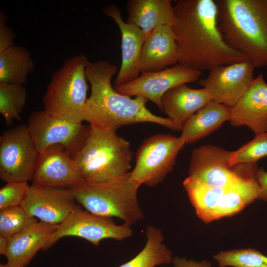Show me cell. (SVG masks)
I'll return each instance as SVG.
<instances>
[{
    "mask_svg": "<svg viewBox=\"0 0 267 267\" xmlns=\"http://www.w3.org/2000/svg\"><path fill=\"white\" fill-rule=\"evenodd\" d=\"M267 156V132L256 134L251 141L238 150L232 151L231 165L257 163L261 158Z\"/></svg>",
    "mask_w": 267,
    "mask_h": 267,
    "instance_id": "f1b7e54d",
    "label": "cell"
},
{
    "mask_svg": "<svg viewBox=\"0 0 267 267\" xmlns=\"http://www.w3.org/2000/svg\"><path fill=\"white\" fill-rule=\"evenodd\" d=\"M58 224L37 222L8 238L5 256L11 267H26L39 250H43Z\"/></svg>",
    "mask_w": 267,
    "mask_h": 267,
    "instance_id": "ffe728a7",
    "label": "cell"
},
{
    "mask_svg": "<svg viewBox=\"0 0 267 267\" xmlns=\"http://www.w3.org/2000/svg\"><path fill=\"white\" fill-rule=\"evenodd\" d=\"M8 243V238L0 235V254L4 255L6 254Z\"/></svg>",
    "mask_w": 267,
    "mask_h": 267,
    "instance_id": "836d02e7",
    "label": "cell"
},
{
    "mask_svg": "<svg viewBox=\"0 0 267 267\" xmlns=\"http://www.w3.org/2000/svg\"><path fill=\"white\" fill-rule=\"evenodd\" d=\"M173 7L178 64L209 71L247 60L225 42L218 26L216 0H178Z\"/></svg>",
    "mask_w": 267,
    "mask_h": 267,
    "instance_id": "6da1fadb",
    "label": "cell"
},
{
    "mask_svg": "<svg viewBox=\"0 0 267 267\" xmlns=\"http://www.w3.org/2000/svg\"><path fill=\"white\" fill-rule=\"evenodd\" d=\"M132 157L130 143L116 132L91 127L86 142L73 159L84 181L100 183L129 173Z\"/></svg>",
    "mask_w": 267,
    "mask_h": 267,
    "instance_id": "277c9868",
    "label": "cell"
},
{
    "mask_svg": "<svg viewBox=\"0 0 267 267\" xmlns=\"http://www.w3.org/2000/svg\"><path fill=\"white\" fill-rule=\"evenodd\" d=\"M39 155L27 125L7 130L0 137V178L6 182L32 179Z\"/></svg>",
    "mask_w": 267,
    "mask_h": 267,
    "instance_id": "30bf717a",
    "label": "cell"
},
{
    "mask_svg": "<svg viewBox=\"0 0 267 267\" xmlns=\"http://www.w3.org/2000/svg\"><path fill=\"white\" fill-rule=\"evenodd\" d=\"M232 151L214 145H203L192 152L189 176L213 186L229 187L256 177L257 163L231 165Z\"/></svg>",
    "mask_w": 267,
    "mask_h": 267,
    "instance_id": "ba28073f",
    "label": "cell"
},
{
    "mask_svg": "<svg viewBox=\"0 0 267 267\" xmlns=\"http://www.w3.org/2000/svg\"><path fill=\"white\" fill-rule=\"evenodd\" d=\"M226 44L255 68L267 67V0H216Z\"/></svg>",
    "mask_w": 267,
    "mask_h": 267,
    "instance_id": "3957f363",
    "label": "cell"
},
{
    "mask_svg": "<svg viewBox=\"0 0 267 267\" xmlns=\"http://www.w3.org/2000/svg\"><path fill=\"white\" fill-rule=\"evenodd\" d=\"M30 185L28 182H10L0 189V209L20 205Z\"/></svg>",
    "mask_w": 267,
    "mask_h": 267,
    "instance_id": "f546056e",
    "label": "cell"
},
{
    "mask_svg": "<svg viewBox=\"0 0 267 267\" xmlns=\"http://www.w3.org/2000/svg\"><path fill=\"white\" fill-rule=\"evenodd\" d=\"M132 234L130 225H117L112 218L92 213L76 204L66 219L58 224L43 250H47L60 239L67 236L82 238L98 246L104 239L122 241Z\"/></svg>",
    "mask_w": 267,
    "mask_h": 267,
    "instance_id": "8fae6325",
    "label": "cell"
},
{
    "mask_svg": "<svg viewBox=\"0 0 267 267\" xmlns=\"http://www.w3.org/2000/svg\"><path fill=\"white\" fill-rule=\"evenodd\" d=\"M146 243L133 259L119 267H155L169 264L173 260L170 249L163 243L161 230L152 225L146 228Z\"/></svg>",
    "mask_w": 267,
    "mask_h": 267,
    "instance_id": "d4e9b609",
    "label": "cell"
},
{
    "mask_svg": "<svg viewBox=\"0 0 267 267\" xmlns=\"http://www.w3.org/2000/svg\"><path fill=\"white\" fill-rule=\"evenodd\" d=\"M178 62V50L172 26L156 27L146 38L139 61L140 73L162 70Z\"/></svg>",
    "mask_w": 267,
    "mask_h": 267,
    "instance_id": "d6986e66",
    "label": "cell"
},
{
    "mask_svg": "<svg viewBox=\"0 0 267 267\" xmlns=\"http://www.w3.org/2000/svg\"><path fill=\"white\" fill-rule=\"evenodd\" d=\"M102 11L115 21L121 34L122 62L114 82V87H116L139 76L140 57L146 36L139 27L123 21L117 6L109 4Z\"/></svg>",
    "mask_w": 267,
    "mask_h": 267,
    "instance_id": "e0dca14e",
    "label": "cell"
},
{
    "mask_svg": "<svg viewBox=\"0 0 267 267\" xmlns=\"http://www.w3.org/2000/svg\"><path fill=\"white\" fill-rule=\"evenodd\" d=\"M229 121L233 126H247L255 134L267 132V84L262 74L231 108Z\"/></svg>",
    "mask_w": 267,
    "mask_h": 267,
    "instance_id": "ac0fdd59",
    "label": "cell"
},
{
    "mask_svg": "<svg viewBox=\"0 0 267 267\" xmlns=\"http://www.w3.org/2000/svg\"><path fill=\"white\" fill-rule=\"evenodd\" d=\"M126 22L140 28L146 38L157 26L174 25L176 21L170 0H130Z\"/></svg>",
    "mask_w": 267,
    "mask_h": 267,
    "instance_id": "7402d4cb",
    "label": "cell"
},
{
    "mask_svg": "<svg viewBox=\"0 0 267 267\" xmlns=\"http://www.w3.org/2000/svg\"><path fill=\"white\" fill-rule=\"evenodd\" d=\"M185 143L179 137L158 134L148 137L138 148L132 180L139 187L161 182L174 168L177 156Z\"/></svg>",
    "mask_w": 267,
    "mask_h": 267,
    "instance_id": "9c48e42d",
    "label": "cell"
},
{
    "mask_svg": "<svg viewBox=\"0 0 267 267\" xmlns=\"http://www.w3.org/2000/svg\"><path fill=\"white\" fill-rule=\"evenodd\" d=\"M256 178L261 189L258 199L267 202V172L263 168L258 169Z\"/></svg>",
    "mask_w": 267,
    "mask_h": 267,
    "instance_id": "d6a6232c",
    "label": "cell"
},
{
    "mask_svg": "<svg viewBox=\"0 0 267 267\" xmlns=\"http://www.w3.org/2000/svg\"><path fill=\"white\" fill-rule=\"evenodd\" d=\"M76 202L70 188L44 187L33 183L20 206L40 221L59 224L73 210Z\"/></svg>",
    "mask_w": 267,
    "mask_h": 267,
    "instance_id": "9a60e30c",
    "label": "cell"
},
{
    "mask_svg": "<svg viewBox=\"0 0 267 267\" xmlns=\"http://www.w3.org/2000/svg\"><path fill=\"white\" fill-rule=\"evenodd\" d=\"M38 221L20 206L0 209V235L9 238Z\"/></svg>",
    "mask_w": 267,
    "mask_h": 267,
    "instance_id": "4316f807",
    "label": "cell"
},
{
    "mask_svg": "<svg viewBox=\"0 0 267 267\" xmlns=\"http://www.w3.org/2000/svg\"><path fill=\"white\" fill-rule=\"evenodd\" d=\"M174 267H211V264L207 261L198 262L187 260L184 257H175L172 261Z\"/></svg>",
    "mask_w": 267,
    "mask_h": 267,
    "instance_id": "1f68e13d",
    "label": "cell"
},
{
    "mask_svg": "<svg viewBox=\"0 0 267 267\" xmlns=\"http://www.w3.org/2000/svg\"><path fill=\"white\" fill-rule=\"evenodd\" d=\"M89 60L83 54L72 56L53 74L43 99L44 112L72 122L84 121Z\"/></svg>",
    "mask_w": 267,
    "mask_h": 267,
    "instance_id": "8992f818",
    "label": "cell"
},
{
    "mask_svg": "<svg viewBox=\"0 0 267 267\" xmlns=\"http://www.w3.org/2000/svg\"><path fill=\"white\" fill-rule=\"evenodd\" d=\"M183 185L197 216L205 222L239 213L258 199L261 191L256 178L232 186L217 187L189 176Z\"/></svg>",
    "mask_w": 267,
    "mask_h": 267,
    "instance_id": "52a82bcc",
    "label": "cell"
},
{
    "mask_svg": "<svg viewBox=\"0 0 267 267\" xmlns=\"http://www.w3.org/2000/svg\"><path fill=\"white\" fill-rule=\"evenodd\" d=\"M27 126L39 153L51 145L60 144L72 158L83 147L91 131L89 125L60 119L44 110L32 112Z\"/></svg>",
    "mask_w": 267,
    "mask_h": 267,
    "instance_id": "7c38bea8",
    "label": "cell"
},
{
    "mask_svg": "<svg viewBox=\"0 0 267 267\" xmlns=\"http://www.w3.org/2000/svg\"><path fill=\"white\" fill-rule=\"evenodd\" d=\"M231 108L210 101L183 125L180 136L185 144H191L206 137L230 120Z\"/></svg>",
    "mask_w": 267,
    "mask_h": 267,
    "instance_id": "603a6c76",
    "label": "cell"
},
{
    "mask_svg": "<svg viewBox=\"0 0 267 267\" xmlns=\"http://www.w3.org/2000/svg\"><path fill=\"white\" fill-rule=\"evenodd\" d=\"M0 267H11L9 266V265L6 263L5 264H0Z\"/></svg>",
    "mask_w": 267,
    "mask_h": 267,
    "instance_id": "e575fe53",
    "label": "cell"
},
{
    "mask_svg": "<svg viewBox=\"0 0 267 267\" xmlns=\"http://www.w3.org/2000/svg\"><path fill=\"white\" fill-rule=\"evenodd\" d=\"M32 180L39 186L63 188L84 181L73 158L60 144L51 145L39 153Z\"/></svg>",
    "mask_w": 267,
    "mask_h": 267,
    "instance_id": "2e32d148",
    "label": "cell"
},
{
    "mask_svg": "<svg viewBox=\"0 0 267 267\" xmlns=\"http://www.w3.org/2000/svg\"><path fill=\"white\" fill-rule=\"evenodd\" d=\"M7 17L5 14L0 12V53L14 44V41L16 35L11 28L7 24Z\"/></svg>",
    "mask_w": 267,
    "mask_h": 267,
    "instance_id": "4dcf8cb0",
    "label": "cell"
},
{
    "mask_svg": "<svg viewBox=\"0 0 267 267\" xmlns=\"http://www.w3.org/2000/svg\"><path fill=\"white\" fill-rule=\"evenodd\" d=\"M138 188L129 172L104 182L84 181L70 189L76 202L85 210L102 216L118 218L131 226L144 218L138 203Z\"/></svg>",
    "mask_w": 267,
    "mask_h": 267,
    "instance_id": "5b68a950",
    "label": "cell"
},
{
    "mask_svg": "<svg viewBox=\"0 0 267 267\" xmlns=\"http://www.w3.org/2000/svg\"><path fill=\"white\" fill-rule=\"evenodd\" d=\"M117 71L116 66L107 61L87 62L86 76L91 93L86 102L84 121L90 127L116 132L123 126L148 122L181 131L182 126L173 120L150 112L146 106L147 99L138 96L133 99L117 91L111 85Z\"/></svg>",
    "mask_w": 267,
    "mask_h": 267,
    "instance_id": "7a4b0ae2",
    "label": "cell"
},
{
    "mask_svg": "<svg viewBox=\"0 0 267 267\" xmlns=\"http://www.w3.org/2000/svg\"><path fill=\"white\" fill-rule=\"evenodd\" d=\"M27 99V89L23 86L0 83V113L7 124L20 120Z\"/></svg>",
    "mask_w": 267,
    "mask_h": 267,
    "instance_id": "484cf974",
    "label": "cell"
},
{
    "mask_svg": "<svg viewBox=\"0 0 267 267\" xmlns=\"http://www.w3.org/2000/svg\"><path fill=\"white\" fill-rule=\"evenodd\" d=\"M254 69L248 60L218 66L198 84L208 91L211 100L232 108L250 88Z\"/></svg>",
    "mask_w": 267,
    "mask_h": 267,
    "instance_id": "4fadbf2b",
    "label": "cell"
},
{
    "mask_svg": "<svg viewBox=\"0 0 267 267\" xmlns=\"http://www.w3.org/2000/svg\"><path fill=\"white\" fill-rule=\"evenodd\" d=\"M34 68L30 51L14 44L0 53V83L23 85Z\"/></svg>",
    "mask_w": 267,
    "mask_h": 267,
    "instance_id": "cb8c5ba5",
    "label": "cell"
},
{
    "mask_svg": "<svg viewBox=\"0 0 267 267\" xmlns=\"http://www.w3.org/2000/svg\"><path fill=\"white\" fill-rule=\"evenodd\" d=\"M214 257L220 267H267V256L251 248L222 251Z\"/></svg>",
    "mask_w": 267,
    "mask_h": 267,
    "instance_id": "83f0119b",
    "label": "cell"
},
{
    "mask_svg": "<svg viewBox=\"0 0 267 267\" xmlns=\"http://www.w3.org/2000/svg\"><path fill=\"white\" fill-rule=\"evenodd\" d=\"M201 75V71L178 63L161 71L141 73L137 78L115 89L124 95L149 100L161 110V98L168 90L181 84L197 81Z\"/></svg>",
    "mask_w": 267,
    "mask_h": 267,
    "instance_id": "5bb4252c",
    "label": "cell"
},
{
    "mask_svg": "<svg viewBox=\"0 0 267 267\" xmlns=\"http://www.w3.org/2000/svg\"><path fill=\"white\" fill-rule=\"evenodd\" d=\"M210 101L211 96L205 89H194L186 84H181L170 89L163 95L161 110L169 119L182 127Z\"/></svg>",
    "mask_w": 267,
    "mask_h": 267,
    "instance_id": "44dd1931",
    "label": "cell"
}]
</instances>
